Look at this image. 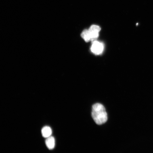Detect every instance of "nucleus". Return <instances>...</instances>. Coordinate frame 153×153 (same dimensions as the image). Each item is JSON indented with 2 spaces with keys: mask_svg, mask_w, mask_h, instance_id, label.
Returning a JSON list of instances; mask_svg holds the SVG:
<instances>
[{
  "mask_svg": "<svg viewBox=\"0 0 153 153\" xmlns=\"http://www.w3.org/2000/svg\"><path fill=\"white\" fill-rule=\"evenodd\" d=\"M91 115L96 123L98 125L105 123L108 120V114L106 109L104 106L100 103L93 105Z\"/></svg>",
  "mask_w": 153,
  "mask_h": 153,
  "instance_id": "obj_1",
  "label": "nucleus"
},
{
  "mask_svg": "<svg viewBox=\"0 0 153 153\" xmlns=\"http://www.w3.org/2000/svg\"><path fill=\"white\" fill-rule=\"evenodd\" d=\"M104 45L102 43L97 41L93 42L91 50L94 54L97 55L101 54L104 50Z\"/></svg>",
  "mask_w": 153,
  "mask_h": 153,
  "instance_id": "obj_2",
  "label": "nucleus"
},
{
  "mask_svg": "<svg viewBox=\"0 0 153 153\" xmlns=\"http://www.w3.org/2000/svg\"><path fill=\"white\" fill-rule=\"evenodd\" d=\"M91 37V41H94L98 37L101 28L97 25H92L88 30Z\"/></svg>",
  "mask_w": 153,
  "mask_h": 153,
  "instance_id": "obj_3",
  "label": "nucleus"
},
{
  "mask_svg": "<svg viewBox=\"0 0 153 153\" xmlns=\"http://www.w3.org/2000/svg\"><path fill=\"white\" fill-rule=\"evenodd\" d=\"M55 139L54 137L51 136L46 138L45 144L48 149L49 150H52L55 146Z\"/></svg>",
  "mask_w": 153,
  "mask_h": 153,
  "instance_id": "obj_4",
  "label": "nucleus"
},
{
  "mask_svg": "<svg viewBox=\"0 0 153 153\" xmlns=\"http://www.w3.org/2000/svg\"><path fill=\"white\" fill-rule=\"evenodd\" d=\"M41 132L43 137L47 138L51 136V134H52V131L50 127L46 126L42 128Z\"/></svg>",
  "mask_w": 153,
  "mask_h": 153,
  "instance_id": "obj_5",
  "label": "nucleus"
},
{
  "mask_svg": "<svg viewBox=\"0 0 153 153\" xmlns=\"http://www.w3.org/2000/svg\"><path fill=\"white\" fill-rule=\"evenodd\" d=\"M81 36L82 38L85 40V41L88 42L91 41V37L90 34L88 30H85L82 32Z\"/></svg>",
  "mask_w": 153,
  "mask_h": 153,
  "instance_id": "obj_6",
  "label": "nucleus"
}]
</instances>
